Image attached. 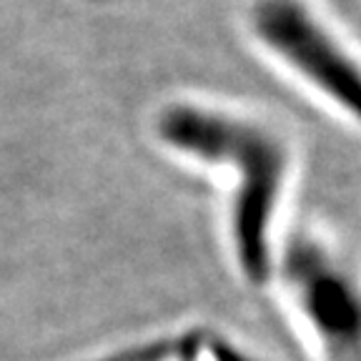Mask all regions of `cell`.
Instances as JSON below:
<instances>
[{
    "mask_svg": "<svg viewBox=\"0 0 361 361\" xmlns=\"http://www.w3.org/2000/svg\"><path fill=\"white\" fill-rule=\"evenodd\" d=\"M90 361H106V356H98V359H90Z\"/></svg>",
    "mask_w": 361,
    "mask_h": 361,
    "instance_id": "277c9868",
    "label": "cell"
},
{
    "mask_svg": "<svg viewBox=\"0 0 361 361\" xmlns=\"http://www.w3.org/2000/svg\"><path fill=\"white\" fill-rule=\"evenodd\" d=\"M276 288L311 361H361V261L319 233L283 246Z\"/></svg>",
    "mask_w": 361,
    "mask_h": 361,
    "instance_id": "7a4b0ae2",
    "label": "cell"
},
{
    "mask_svg": "<svg viewBox=\"0 0 361 361\" xmlns=\"http://www.w3.org/2000/svg\"><path fill=\"white\" fill-rule=\"evenodd\" d=\"M156 128L166 148L231 173L226 209L228 264L248 288H271L286 246L281 233L291 173L286 141L266 126L188 103L166 108Z\"/></svg>",
    "mask_w": 361,
    "mask_h": 361,
    "instance_id": "6da1fadb",
    "label": "cell"
},
{
    "mask_svg": "<svg viewBox=\"0 0 361 361\" xmlns=\"http://www.w3.org/2000/svg\"><path fill=\"white\" fill-rule=\"evenodd\" d=\"M251 25L271 53L361 123V66L301 0H256Z\"/></svg>",
    "mask_w": 361,
    "mask_h": 361,
    "instance_id": "3957f363",
    "label": "cell"
}]
</instances>
